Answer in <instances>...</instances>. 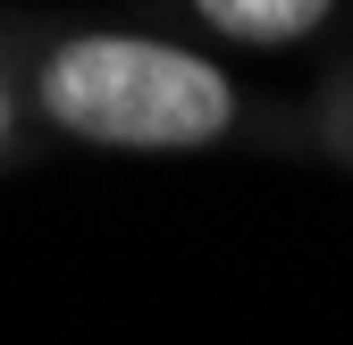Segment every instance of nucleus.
Returning a JSON list of instances; mask_svg holds the SVG:
<instances>
[{
    "label": "nucleus",
    "mask_w": 353,
    "mask_h": 345,
    "mask_svg": "<svg viewBox=\"0 0 353 345\" xmlns=\"http://www.w3.org/2000/svg\"><path fill=\"white\" fill-rule=\"evenodd\" d=\"M42 118L110 152H202L236 126V84L152 34H76L42 59Z\"/></svg>",
    "instance_id": "f257e3e1"
},
{
    "label": "nucleus",
    "mask_w": 353,
    "mask_h": 345,
    "mask_svg": "<svg viewBox=\"0 0 353 345\" xmlns=\"http://www.w3.org/2000/svg\"><path fill=\"white\" fill-rule=\"evenodd\" d=\"M194 9H202L210 34H228V42H261V51H270V42H303V34L336 9V0H194Z\"/></svg>",
    "instance_id": "f03ea898"
},
{
    "label": "nucleus",
    "mask_w": 353,
    "mask_h": 345,
    "mask_svg": "<svg viewBox=\"0 0 353 345\" xmlns=\"http://www.w3.org/2000/svg\"><path fill=\"white\" fill-rule=\"evenodd\" d=\"M0 135H9V93H0Z\"/></svg>",
    "instance_id": "7ed1b4c3"
}]
</instances>
